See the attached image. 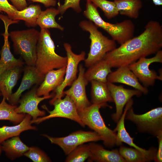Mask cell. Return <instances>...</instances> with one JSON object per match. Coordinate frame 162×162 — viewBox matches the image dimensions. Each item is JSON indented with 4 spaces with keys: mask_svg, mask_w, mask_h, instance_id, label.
I'll use <instances>...</instances> for the list:
<instances>
[{
    "mask_svg": "<svg viewBox=\"0 0 162 162\" xmlns=\"http://www.w3.org/2000/svg\"><path fill=\"white\" fill-rule=\"evenodd\" d=\"M55 50V45L49 30L41 29L37 44L35 66L39 74L44 77L50 70L66 66L67 57L58 55Z\"/></svg>",
    "mask_w": 162,
    "mask_h": 162,
    "instance_id": "obj_2",
    "label": "cell"
},
{
    "mask_svg": "<svg viewBox=\"0 0 162 162\" xmlns=\"http://www.w3.org/2000/svg\"><path fill=\"white\" fill-rule=\"evenodd\" d=\"M41 11L40 5L31 4L23 10H17L16 20L24 21L28 27H35L37 25V20Z\"/></svg>",
    "mask_w": 162,
    "mask_h": 162,
    "instance_id": "obj_28",
    "label": "cell"
},
{
    "mask_svg": "<svg viewBox=\"0 0 162 162\" xmlns=\"http://www.w3.org/2000/svg\"><path fill=\"white\" fill-rule=\"evenodd\" d=\"M37 85H36L19 100V106L17 107L16 106L15 109L17 113H26L31 116L32 118V121L36 120L39 117L44 116L45 115L44 111L38 109L39 104L44 100L54 96L53 94H50L47 96H38L37 94Z\"/></svg>",
    "mask_w": 162,
    "mask_h": 162,
    "instance_id": "obj_13",
    "label": "cell"
},
{
    "mask_svg": "<svg viewBox=\"0 0 162 162\" xmlns=\"http://www.w3.org/2000/svg\"><path fill=\"white\" fill-rule=\"evenodd\" d=\"M60 14V11L58 9L52 7L42 11L37 20V25L41 29L56 28L63 31L64 30V27L55 20V17Z\"/></svg>",
    "mask_w": 162,
    "mask_h": 162,
    "instance_id": "obj_27",
    "label": "cell"
},
{
    "mask_svg": "<svg viewBox=\"0 0 162 162\" xmlns=\"http://www.w3.org/2000/svg\"><path fill=\"white\" fill-rule=\"evenodd\" d=\"M24 155L34 162H47L51 160L47 154L38 147L32 146Z\"/></svg>",
    "mask_w": 162,
    "mask_h": 162,
    "instance_id": "obj_33",
    "label": "cell"
},
{
    "mask_svg": "<svg viewBox=\"0 0 162 162\" xmlns=\"http://www.w3.org/2000/svg\"><path fill=\"white\" fill-rule=\"evenodd\" d=\"M79 26L83 30L90 34V50L84 60L86 67L88 68L102 60L107 53L116 48V41L104 35L91 21L82 20L80 22Z\"/></svg>",
    "mask_w": 162,
    "mask_h": 162,
    "instance_id": "obj_4",
    "label": "cell"
},
{
    "mask_svg": "<svg viewBox=\"0 0 162 162\" xmlns=\"http://www.w3.org/2000/svg\"><path fill=\"white\" fill-rule=\"evenodd\" d=\"M107 83L116 108V112L112 115V118L117 123L122 114L124 106L128 101L134 96H141L142 93L136 89L125 88L122 86H117L108 81Z\"/></svg>",
    "mask_w": 162,
    "mask_h": 162,
    "instance_id": "obj_15",
    "label": "cell"
},
{
    "mask_svg": "<svg viewBox=\"0 0 162 162\" xmlns=\"http://www.w3.org/2000/svg\"><path fill=\"white\" fill-rule=\"evenodd\" d=\"M85 72L84 68L80 64L78 77L71 87L63 92L64 95L68 96L73 101L78 112L84 110L92 104L88 99L86 94V86L88 82L85 78Z\"/></svg>",
    "mask_w": 162,
    "mask_h": 162,
    "instance_id": "obj_12",
    "label": "cell"
},
{
    "mask_svg": "<svg viewBox=\"0 0 162 162\" xmlns=\"http://www.w3.org/2000/svg\"><path fill=\"white\" fill-rule=\"evenodd\" d=\"M21 67L9 69L0 75V92L1 95L8 100L12 94V89L19 78Z\"/></svg>",
    "mask_w": 162,
    "mask_h": 162,
    "instance_id": "obj_21",
    "label": "cell"
},
{
    "mask_svg": "<svg viewBox=\"0 0 162 162\" xmlns=\"http://www.w3.org/2000/svg\"><path fill=\"white\" fill-rule=\"evenodd\" d=\"M39 35L40 32L34 28L14 31L9 33L15 53L20 55L27 66H35Z\"/></svg>",
    "mask_w": 162,
    "mask_h": 162,
    "instance_id": "obj_6",
    "label": "cell"
},
{
    "mask_svg": "<svg viewBox=\"0 0 162 162\" xmlns=\"http://www.w3.org/2000/svg\"><path fill=\"white\" fill-rule=\"evenodd\" d=\"M32 2H38L43 4L46 7L55 6L56 4V0H28Z\"/></svg>",
    "mask_w": 162,
    "mask_h": 162,
    "instance_id": "obj_38",
    "label": "cell"
},
{
    "mask_svg": "<svg viewBox=\"0 0 162 162\" xmlns=\"http://www.w3.org/2000/svg\"><path fill=\"white\" fill-rule=\"evenodd\" d=\"M80 0H64L63 4L59 5L58 9L60 14H63L68 8H72L77 13H80L82 10L80 5Z\"/></svg>",
    "mask_w": 162,
    "mask_h": 162,
    "instance_id": "obj_35",
    "label": "cell"
},
{
    "mask_svg": "<svg viewBox=\"0 0 162 162\" xmlns=\"http://www.w3.org/2000/svg\"><path fill=\"white\" fill-rule=\"evenodd\" d=\"M13 5L18 10H23L27 7L28 4L26 0H9Z\"/></svg>",
    "mask_w": 162,
    "mask_h": 162,
    "instance_id": "obj_37",
    "label": "cell"
},
{
    "mask_svg": "<svg viewBox=\"0 0 162 162\" xmlns=\"http://www.w3.org/2000/svg\"><path fill=\"white\" fill-rule=\"evenodd\" d=\"M154 62L162 63V50L158 51L154 57L147 58L142 57L128 66L138 80L145 87L153 86L156 80H162V76L149 68L151 64Z\"/></svg>",
    "mask_w": 162,
    "mask_h": 162,
    "instance_id": "obj_10",
    "label": "cell"
},
{
    "mask_svg": "<svg viewBox=\"0 0 162 162\" xmlns=\"http://www.w3.org/2000/svg\"><path fill=\"white\" fill-rule=\"evenodd\" d=\"M120 155L126 162H145L151 161L143 153L135 148L121 146L118 150Z\"/></svg>",
    "mask_w": 162,
    "mask_h": 162,
    "instance_id": "obj_30",
    "label": "cell"
},
{
    "mask_svg": "<svg viewBox=\"0 0 162 162\" xmlns=\"http://www.w3.org/2000/svg\"><path fill=\"white\" fill-rule=\"evenodd\" d=\"M63 46L67 58L65 75L63 82L55 90V94L50 101L51 105L55 100L62 98L64 96L63 93L64 89L68 86H71L76 79L79 64L85 59L86 53L84 51L76 54L73 52L72 47L69 44L64 43Z\"/></svg>",
    "mask_w": 162,
    "mask_h": 162,
    "instance_id": "obj_8",
    "label": "cell"
},
{
    "mask_svg": "<svg viewBox=\"0 0 162 162\" xmlns=\"http://www.w3.org/2000/svg\"><path fill=\"white\" fill-rule=\"evenodd\" d=\"M90 155V148L89 144H83L77 147L68 154L65 161L84 162L89 158Z\"/></svg>",
    "mask_w": 162,
    "mask_h": 162,
    "instance_id": "obj_31",
    "label": "cell"
},
{
    "mask_svg": "<svg viewBox=\"0 0 162 162\" xmlns=\"http://www.w3.org/2000/svg\"><path fill=\"white\" fill-rule=\"evenodd\" d=\"M89 145L90 151L89 161L126 162L117 149L106 150L101 145L94 142L90 143Z\"/></svg>",
    "mask_w": 162,
    "mask_h": 162,
    "instance_id": "obj_20",
    "label": "cell"
},
{
    "mask_svg": "<svg viewBox=\"0 0 162 162\" xmlns=\"http://www.w3.org/2000/svg\"><path fill=\"white\" fill-rule=\"evenodd\" d=\"M2 151L1 144L0 143V156Z\"/></svg>",
    "mask_w": 162,
    "mask_h": 162,
    "instance_id": "obj_40",
    "label": "cell"
},
{
    "mask_svg": "<svg viewBox=\"0 0 162 162\" xmlns=\"http://www.w3.org/2000/svg\"><path fill=\"white\" fill-rule=\"evenodd\" d=\"M52 105L54 106V108L51 111L44 106V108L49 112L48 116L38 118L34 120H31L32 124L33 123L38 124L51 118L61 117L70 119L76 122L82 127H85L80 118L74 103L68 96L65 95L64 98L55 100Z\"/></svg>",
    "mask_w": 162,
    "mask_h": 162,
    "instance_id": "obj_11",
    "label": "cell"
},
{
    "mask_svg": "<svg viewBox=\"0 0 162 162\" xmlns=\"http://www.w3.org/2000/svg\"><path fill=\"white\" fill-rule=\"evenodd\" d=\"M88 68L86 71H85L84 76L88 82L92 81H96L106 83L107 77L112 71L111 67L103 59Z\"/></svg>",
    "mask_w": 162,
    "mask_h": 162,
    "instance_id": "obj_22",
    "label": "cell"
},
{
    "mask_svg": "<svg viewBox=\"0 0 162 162\" xmlns=\"http://www.w3.org/2000/svg\"><path fill=\"white\" fill-rule=\"evenodd\" d=\"M114 71H112L107 77L108 82H110L119 83L133 87L144 94H147L148 90L142 86L128 66H123L118 68Z\"/></svg>",
    "mask_w": 162,
    "mask_h": 162,
    "instance_id": "obj_16",
    "label": "cell"
},
{
    "mask_svg": "<svg viewBox=\"0 0 162 162\" xmlns=\"http://www.w3.org/2000/svg\"><path fill=\"white\" fill-rule=\"evenodd\" d=\"M162 47V26L157 21L151 20L141 34L108 52L103 59L112 68H118L129 66L142 58L155 54Z\"/></svg>",
    "mask_w": 162,
    "mask_h": 162,
    "instance_id": "obj_1",
    "label": "cell"
},
{
    "mask_svg": "<svg viewBox=\"0 0 162 162\" xmlns=\"http://www.w3.org/2000/svg\"><path fill=\"white\" fill-rule=\"evenodd\" d=\"M24 75L20 86L12 93L8 101L10 104L15 105L19 102L22 93L34 84L42 82L44 77L38 72L35 66H27L24 70Z\"/></svg>",
    "mask_w": 162,
    "mask_h": 162,
    "instance_id": "obj_17",
    "label": "cell"
},
{
    "mask_svg": "<svg viewBox=\"0 0 162 162\" xmlns=\"http://www.w3.org/2000/svg\"><path fill=\"white\" fill-rule=\"evenodd\" d=\"M66 70V66H64L47 73L41 83L37 88V95L39 97L50 95V92L55 91L63 81Z\"/></svg>",
    "mask_w": 162,
    "mask_h": 162,
    "instance_id": "obj_18",
    "label": "cell"
},
{
    "mask_svg": "<svg viewBox=\"0 0 162 162\" xmlns=\"http://www.w3.org/2000/svg\"><path fill=\"white\" fill-rule=\"evenodd\" d=\"M18 10L8 2L7 0H0V13L4 12L8 17L13 20H16Z\"/></svg>",
    "mask_w": 162,
    "mask_h": 162,
    "instance_id": "obj_34",
    "label": "cell"
},
{
    "mask_svg": "<svg viewBox=\"0 0 162 162\" xmlns=\"http://www.w3.org/2000/svg\"><path fill=\"white\" fill-rule=\"evenodd\" d=\"M1 144L2 150L11 160L24 155L29 148V147L22 142L18 136L9 138Z\"/></svg>",
    "mask_w": 162,
    "mask_h": 162,
    "instance_id": "obj_25",
    "label": "cell"
},
{
    "mask_svg": "<svg viewBox=\"0 0 162 162\" xmlns=\"http://www.w3.org/2000/svg\"><path fill=\"white\" fill-rule=\"evenodd\" d=\"M86 1L84 16L97 27L106 31L112 39L121 45L133 37L135 26L131 20H127L115 24L106 22L100 15L97 7L90 1Z\"/></svg>",
    "mask_w": 162,
    "mask_h": 162,
    "instance_id": "obj_3",
    "label": "cell"
},
{
    "mask_svg": "<svg viewBox=\"0 0 162 162\" xmlns=\"http://www.w3.org/2000/svg\"><path fill=\"white\" fill-rule=\"evenodd\" d=\"M6 100L3 98L0 103V120H9L16 124L20 123L26 114L16 113L15 110L16 106L8 104Z\"/></svg>",
    "mask_w": 162,
    "mask_h": 162,
    "instance_id": "obj_29",
    "label": "cell"
},
{
    "mask_svg": "<svg viewBox=\"0 0 162 162\" xmlns=\"http://www.w3.org/2000/svg\"><path fill=\"white\" fill-rule=\"evenodd\" d=\"M158 140V148L154 161L156 162L162 161V130L160 131L156 136Z\"/></svg>",
    "mask_w": 162,
    "mask_h": 162,
    "instance_id": "obj_36",
    "label": "cell"
},
{
    "mask_svg": "<svg viewBox=\"0 0 162 162\" xmlns=\"http://www.w3.org/2000/svg\"><path fill=\"white\" fill-rule=\"evenodd\" d=\"M119 14L131 18H138L142 7L141 0H114Z\"/></svg>",
    "mask_w": 162,
    "mask_h": 162,
    "instance_id": "obj_26",
    "label": "cell"
},
{
    "mask_svg": "<svg viewBox=\"0 0 162 162\" xmlns=\"http://www.w3.org/2000/svg\"><path fill=\"white\" fill-rule=\"evenodd\" d=\"M31 116L26 114L22 120L18 124L0 127V143L12 137L19 136L25 131L36 130V127L31 125Z\"/></svg>",
    "mask_w": 162,
    "mask_h": 162,
    "instance_id": "obj_23",
    "label": "cell"
},
{
    "mask_svg": "<svg viewBox=\"0 0 162 162\" xmlns=\"http://www.w3.org/2000/svg\"><path fill=\"white\" fill-rule=\"evenodd\" d=\"M153 3L157 6H160L162 5V0H152Z\"/></svg>",
    "mask_w": 162,
    "mask_h": 162,
    "instance_id": "obj_39",
    "label": "cell"
},
{
    "mask_svg": "<svg viewBox=\"0 0 162 162\" xmlns=\"http://www.w3.org/2000/svg\"><path fill=\"white\" fill-rule=\"evenodd\" d=\"M4 25L5 31L2 34L4 38V43L0 51V75L9 69L16 67H22L25 63L20 59L15 58L11 52L8 40L9 33L8 32V29L10 25L5 23Z\"/></svg>",
    "mask_w": 162,
    "mask_h": 162,
    "instance_id": "obj_19",
    "label": "cell"
},
{
    "mask_svg": "<svg viewBox=\"0 0 162 162\" xmlns=\"http://www.w3.org/2000/svg\"><path fill=\"white\" fill-rule=\"evenodd\" d=\"M106 107L102 104H92L78 113L85 126H87L101 137L105 146L112 148L116 145V134L106 126L100 114V109Z\"/></svg>",
    "mask_w": 162,
    "mask_h": 162,
    "instance_id": "obj_5",
    "label": "cell"
},
{
    "mask_svg": "<svg viewBox=\"0 0 162 162\" xmlns=\"http://www.w3.org/2000/svg\"><path fill=\"white\" fill-rule=\"evenodd\" d=\"M125 119L134 122L138 131L154 136L162 130V107L153 109L142 114L134 113L132 106L127 111Z\"/></svg>",
    "mask_w": 162,
    "mask_h": 162,
    "instance_id": "obj_7",
    "label": "cell"
},
{
    "mask_svg": "<svg viewBox=\"0 0 162 162\" xmlns=\"http://www.w3.org/2000/svg\"><path fill=\"white\" fill-rule=\"evenodd\" d=\"M90 82L92 104H102L111 108L106 104L108 102H113L107 82L104 83L96 81H92Z\"/></svg>",
    "mask_w": 162,
    "mask_h": 162,
    "instance_id": "obj_24",
    "label": "cell"
},
{
    "mask_svg": "<svg viewBox=\"0 0 162 162\" xmlns=\"http://www.w3.org/2000/svg\"><path fill=\"white\" fill-rule=\"evenodd\" d=\"M133 103V100L132 98L127 103L124 112L117 122L116 128L113 130L115 132H117L116 145L121 146L123 142L125 143L142 152L148 158L150 161L154 160L157 149L154 147H152L148 150H146L137 146L134 142L133 138L130 136L125 128L124 120L125 114L127 110L132 106Z\"/></svg>",
    "mask_w": 162,
    "mask_h": 162,
    "instance_id": "obj_14",
    "label": "cell"
},
{
    "mask_svg": "<svg viewBox=\"0 0 162 162\" xmlns=\"http://www.w3.org/2000/svg\"><path fill=\"white\" fill-rule=\"evenodd\" d=\"M43 135L52 143L60 147L67 155L77 147L85 143L102 140L101 137L94 131L79 130L62 137H53L46 134Z\"/></svg>",
    "mask_w": 162,
    "mask_h": 162,
    "instance_id": "obj_9",
    "label": "cell"
},
{
    "mask_svg": "<svg viewBox=\"0 0 162 162\" xmlns=\"http://www.w3.org/2000/svg\"><path fill=\"white\" fill-rule=\"evenodd\" d=\"M100 8L104 12L105 16L108 19L115 17L119 14L114 2L107 0H86Z\"/></svg>",
    "mask_w": 162,
    "mask_h": 162,
    "instance_id": "obj_32",
    "label": "cell"
}]
</instances>
